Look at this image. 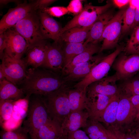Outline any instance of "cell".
<instances>
[{"instance_id": "cell-1", "label": "cell", "mask_w": 139, "mask_h": 139, "mask_svg": "<svg viewBox=\"0 0 139 139\" xmlns=\"http://www.w3.org/2000/svg\"><path fill=\"white\" fill-rule=\"evenodd\" d=\"M56 72L40 67L27 70L25 77L20 84V88L29 98L32 94L44 95L65 84Z\"/></svg>"}, {"instance_id": "cell-2", "label": "cell", "mask_w": 139, "mask_h": 139, "mask_svg": "<svg viewBox=\"0 0 139 139\" xmlns=\"http://www.w3.org/2000/svg\"><path fill=\"white\" fill-rule=\"evenodd\" d=\"M29 107L23 127L28 132L31 139H39L41 127L50 118L42 95L32 94L29 99Z\"/></svg>"}, {"instance_id": "cell-3", "label": "cell", "mask_w": 139, "mask_h": 139, "mask_svg": "<svg viewBox=\"0 0 139 139\" xmlns=\"http://www.w3.org/2000/svg\"><path fill=\"white\" fill-rule=\"evenodd\" d=\"M70 89L65 84L53 92L42 95L50 118L61 125L71 112L68 97Z\"/></svg>"}, {"instance_id": "cell-4", "label": "cell", "mask_w": 139, "mask_h": 139, "mask_svg": "<svg viewBox=\"0 0 139 139\" xmlns=\"http://www.w3.org/2000/svg\"><path fill=\"white\" fill-rule=\"evenodd\" d=\"M13 27L25 39L28 49L45 41L46 39L41 32L39 17L36 11L29 13Z\"/></svg>"}, {"instance_id": "cell-5", "label": "cell", "mask_w": 139, "mask_h": 139, "mask_svg": "<svg viewBox=\"0 0 139 139\" xmlns=\"http://www.w3.org/2000/svg\"><path fill=\"white\" fill-rule=\"evenodd\" d=\"M111 5L109 3L101 6L86 5L80 13L75 15L62 28L60 36L66 30L73 27L91 26L101 15L106 12Z\"/></svg>"}, {"instance_id": "cell-6", "label": "cell", "mask_w": 139, "mask_h": 139, "mask_svg": "<svg viewBox=\"0 0 139 139\" xmlns=\"http://www.w3.org/2000/svg\"><path fill=\"white\" fill-rule=\"evenodd\" d=\"M123 49L122 46L117 47L113 52L104 57L84 78L75 84L74 88L87 89L92 83L106 76L116 57Z\"/></svg>"}, {"instance_id": "cell-7", "label": "cell", "mask_w": 139, "mask_h": 139, "mask_svg": "<svg viewBox=\"0 0 139 139\" xmlns=\"http://www.w3.org/2000/svg\"><path fill=\"white\" fill-rule=\"evenodd\" d=\"M1 60L0 68L5 79L15 85L20 84L25 77L27 70L24 59L12 58L5 54Z\"/></svg>"}, {"instance_id": "cell-8", "label": "cell", "mask_w": 139, "mask_h": 139, "mask_svg": "<svg viewBox=\"0 0 139 139\" xmlns=\"http://www.w3.org/2000/svg\"><path fill=\"white\" fill-rule=\"evenodd\" d=\"M125 10L120 11L114 15L106 27L100 41L103 40L100 52L112 49L117 45L121 33L123 18Z\"/></svg>"}, {"instance_id": "cell-9", "label": "cell", "mask_w": 139, "mask_h": 139, "mask_svg": "<svg viewBox=\"0 0 139 139\" xmlns=\"http://www.w3.org/2000/svg\"><path fill=\"white\" fill-rule=\"evenodd\" d=\"M3 33L6 45L5 54L12 58L22 59L28 48L25 39L13 27L7 30Z\"/></svg>"}, {"instance_id": "cell-10", "label": "cell", "mask_w": 139, "mask_h": 139, "mask_svg": "<svg viewBox=\"0 0 139 139\" xmlns=\"http://www.w3.org/2000/svg\"><path fill=\"white\" fill-rule=\"evenodd\" d=\"M34 11L33 3L26 1L10 9L0 21V34L13 27L29 13Z\"/></svg>"}, {"instance_id": "cell-11", "label": "cell", "mask_w": 139, "mask_h": 139, "mask_svg": "<svg viewBox=\"0 0 139 139\" xmlns=\"http://www.w3.org/2000/svg\"><path fill=\"white\" fill-rule=\"evenodd\" d=\"M113 67L118 80L128 79L139 71V55L123 56L114 63Z\"/></svg>"}, {"instance_id": "cell-12", "label": "cell", "mask_w": 139, "mask_h": 139, "mask_svg": "<svg viewBox=\"0 0 139 139\" xmlns=\"http://www.w3.org/2000/svg\"><path fill=\"white\" fill-rule=\"evenodd\" d=\"M118 80L115 74L95 82L87 87V95L99 94L111 97L117 94L118 89L116 82Z\"/></svg>"}, {"instance_id": "cell-13", "label": "cell", "mask_w": 139, "mask_h": 139, "mask_svg": "<svg viewBox=\"0 0 139 139\" xmlns=\"http://www.w3.org/2000/svg\"><path fill=\"white\" fill-rule=\"evenodd\" d=\"M87 96L85 109L88 113L89 119L100 121L102 114L112 97L99 94Z\"/></svg>"}, {"instance_id": "cell-14", "label": "cell", "mask_w": 139, "mask_h": 139, "mask_svg": "<svg viewBox=\"0 0 139 139\" xmlns=\"http://www.w3.org/2000/svg\"><path fill=\"white\" fill-rule=\"evenodd\" d=\"M41 32L46 38L53 40L54 43L60 44V33L62 28L59 23L47 13L40 11L38 13Z\"/></svg>"}, {"instance_id": "cell-15", "label": "cell", "mask_w": 139, "mask_h": 139, "mask_svg": "<svg viewBox=\"0 0 139 139\" xmlns=\"http://www.w3.org/2000/svg\"><path fill=\"white\" fill-rule=\"evenodd\" d=\"M64 55L61 45L49 44L44 63L42 66L56 72L63 68Z\"/></svg>"}, {"instance_id": "cell-16", "label": "cell", "mask_w": 139, "mask_h": 139, "mask_svg": "<svg viewBox=\"0 0 139 139\" xmlns=\"http://www.w3.org/2000/svg\"><path fill=\"white\" fill-rule=\"evenodd\" d=\"M104 57L99 56H93L88 61L76 65L68 74L63 78V80L66 83L80 81L84 78L93 68Z\"/></svg>"}, {"instance_id": "cell-17", "label": "cell", "mask_w": 139, "mask_h": 139, "mask_svg": "<svg viewBox=\"0 0 139 139\" xmlns=\"http://www.w3.org/2000/svg\"><path fill=\"white\" fill-rule=\"evenodd\" d=\"M88 113L83 110L71 112L66 117L61 125L63 135H67L68 133L84 128L86 126Z\"/></svg>"}, {"instance_id": "cell-18", "label": "cell", "mask_w": 139, "mask_h": 139, "mask_svg": "<svg viewBox=\"0 0 139 139\" xmlns=\"http://www.w3.org/2000/svg\"><path fill=\"white\" fill-rule=\"evenodd\" d=\"M137 112L129 98L125 95L120 98L117 110L116 122L119 124L132 122L136 119Z\"/></svg>"}, {"instance_id": "cell-19", "label": "cell", "mask_w": 139, "mask_h": 139, "mask_svg": "<svg viewBox=\"0 0 139 139\" xmlns=\"http://www.w3.org/2000/svg\"><path fill=\"white\" fill-rule=\"evenodd\" d=\"M49 44L45 41L28 49L24 59L28 66L38 68L42 67L45 61Z\"/></svg>"}, {"instance_id": "cell-20", "label": "cell", "mask_w": 139, "mask_h": 139, "mask_svg": "<svg viewBox=\"0 0 139 139\" xmlns=\"http://www.w3.org/2000/svg\"><path fill=\"white\" fill-rule=\"evenodd\" d=\"M114 15L111 11H106L101 15L91 26L84 45L89 43H97L100 41L106 27Z\"/></svg>"}, {"instance_id": "cell-21", "label": "cell", "mask_w": 139, "mask_h": 139, "mask_svg": "<svg viewBox=\"0 0 139 139\" xmlns=\"http://www.w3.org/2000/svg\"><path fill=\"white\" fill-rule=\"evenodd\" d=\"M100 48L101 47L97 43H88L84 51L75 57L67 66L62 70L63 73L65 75H67L75 66L88 61L93 57L94 54L99 51L100 52Z\"/></svg>"}, {"instance_id": "cell-22", "label": "cell", "mask_w": 139, "mask_h": 139, "mask_svg": "<svg viewBox=\"0 0 139 139\" xmlns=\"http://www.w3.org/2000/svg\"><path fill=\"white\" fill-rule=\"evenodd\" d=\"M86 93L87 89L74 88L70 90L68 97L71 112L85 109L87 100Z\"/></svg>"}, {"instance_id": "cell-23", "label": "cell", "mask_w": 139, "mask_h": 139, "mask_svg": "<svg viewBox=\"0 0 139 139\" xmlns=\"http://www.w3.org/2000/svg\"><path fill=\"white\" fill-rule=\"evenodd\" d=\"M25 94L22 90L6 79L0 82V100L23 99Z\"/></svg>"}, {"instance_id": "cell-24", "label": "cell", "mask_w": 139, "mask_h": 139, "mask_svg": "<svg viewBox=\"0 0 139 139\" xmlns=\"http://www.w3.org/2000/svg\"><path fill=\"white\" fill-rule=\"evenodd\" d=\"M63 135L61 124L50 118L41 127L38 134L39 139H58Z\"/></svg>"}, {"instance_id": "cell-25", "label": "cell", "mask_w": 139, "mask_h": 139, "mask_svg": "<svg viewBox=\"0 0 139 139\" xmlns=\"http://www.w3.org/2000/svg\"><path fill=\"white\" fill-rule=\"evenodd\" d=\"M91 26L75 27L67 30L60 36V41L73 43L84 42L87 38Z\"/></svg>"}, {"instance_id": "cell-26", "label": "cell", "mask_w": 139, "mask_h": 139, "mask_svg": "<svg viewBox=\"0 0 139 139\" xmlns=\"http://www.w3.org/2000/svg\"><path fill=\"white\" fill-rule=\"evenodd\" d=\"M119 96L117 94L111 97L108 105L102 114L100 121L108 124H111L116 122Z\"/></svg>"}, {"instance_id": "cell-27", "label": "cell", "mask_w": 139, "mask_h": 139, "mask_svg": "<svg viewBox=\"0 0 139 139\" xmlns=\"http://www.w3.org/2000/svg\"><path fill=\"white\" fill-rule=\"evenodd\" d=\"M84 42H67L63 50L64 63L63 69L67 66L75 57L84 51L86 46L84 45Z\"/></svg>"}, {"instance_id": "cell-28", "label": "cell", "mask_w": 139, "mask_h": 139, "mask_svg": "<svg viewBox=\"0 0 139 139\" xmlns=\"http://www.w3.org/2000/svg\"><path fill=\"white\" fill-rule=\"evenodd\" d=\"M84 131L90 139H98L108 135V131L104 128L99 121L88 120Z\"/></svg>"}, {"instance_id": "cell-29", "label": "cell", "mask_w": 139, "mask_h": 139, "mask_svg": "<svg viewBox=\"0 0 139 139\" xmlns=\"http://www.w3.org/2000/svg\"><path fill=\"white\" fill-rule=\"evenodd\" d=\"M29 104V99L26 97L15 101L11 118L21 123L27 116Z\"/></svg>"}, {"instance_id": "cell-30", "label": "cell", "mask_w": 139, "mask_h": 139, "mask_svg": "<svg viewBox=\"0 0 139 139\" xmlns=\"http://www.w3.org/2000/svg\"><path fill=\"white\" fill-rule=\"evenodd\" d=\"M15 101L13 100H0V125L12 117Z\"/></svg>"}, {"instance_id": "cell-31", "label": "cell", "mask_w": 139, "mask_h": 139, "mask_svg": "<svg viewBox=\"0 0 139 139\" xmlns=\"http://www.w3.org/2000/svg\"><path fill=\"white\" fill-rule=\"evenodd\" d=\"M0 134L1 139H31L27 131L21 126L11 131L2 130Z\"/></svg>"}, {"instance_id": "cell-32", "label": "cell", "mask_w": 139, "mask_h": 139, "mask_svg": "<svg viewBox=\"0 0 139 139\" xmlns=\"http://www.w3.org/2000/svg\"><path fill=\"white\" fill-rule=\"evenodd\" d=\"M135 9V6L129 5L128 8L125 9L122 20V33H126L132 29L134 21Z\"/></svg>"}, {"instance_id": "cell-33", "label": "cell", "mask_w": 139, "mask_h": 139, "mask_svg": "<svg viewBox=\"0 0 139 139\" xmlns=\"http://www.w3.org/2000/svg\"><path fill=\"white\" fill-rule=\"evenodd\" d=\"M126 48L130 53L136 54L139 51V24L134 29Z\"/></svg>"}, {"instance_id": "cell-34", "label": "cell", "mask_w": 139, "mask_h": 139, "mask_svg": "<svg viewBox=\"0 0 139 139\" xmlns=\"http://www.w3.org/2000/svg\"><path fill=\"white\" fill-rule=\"evenodd\" d=\"M122 87L126 95L129 97L139 95V77L127 81L123 84Z\"/></svg>"}, {"instance_id": "cell-35", "label": "cell", "mask_w": 139, "mask_h": 139, "mask_svg": "<svg viewBox=\"0 0 139 139\" xmlns=\"http://www.w3.org/2000/svg\"><path fill=\"white\" fill-rule=\"evenodd\" d=\"M39 11L45 12L51 16L58 18L66 14L68 12L67 7L60 6L47 7Z\"/></svg>"}, {"instance_id": "cell-36", "label": "cell", "mask_w": 139, "mask_h": 139, "mask_svg": "<svg viewBox=\"0 0 139 139\" xmlns=\"http://www.w3.org/2000/svg\"><path fill=\"white\" fill-rule=\"evenodd\" d=\"M67 8L68 12L76 15L82 11L83 7L81 1L73 0L70 1Z\"/></svg>"}, {"instance_id": "cell-37", "label": "cell", "mask_w": 139, "mask_h": 139, "mask_svg": "<svg viewBox=\"0 0 139 139\" xmlns=\"http://www.w3.org/2000/svg\"><path fill=\"white\" fill-rule=\"evenodd\" d=\"M56 0H37L33 2L34 5V10L35 11L38 10H42L51 4Z\"/></svg>"}, {"instance_id": "cell-38", "label": "cell", "mask_w": 139, "mask_h": 139, "mask_svg": "<svg viewBox=\"0 0 139 139\" xmlns=\"http://www.w3.org/2000/svg\"><path fill=\"white\" fill-rule=\"evenodd\" d=\"M67 135L68 139H90L84 131L79 129L69 132Z\"/></svg>"}, {"instance_id": "cell-39", "label": "cell", "mask_w": 139, "mask_h": 139, "mask_svg": "<svg viewBox=\"0 0 139 139\" xmlns=\"http://www.w3.org/2000/svg\"><path fill=\"white\" fill-rule=\"evenodd\" d=\"M6 47L5 36L3 33L0 34V58L1 60L4 56Z\"/></svg>"}, {"instance_id": "cell-40", "label": "cell", "mask_w": 139, "mask_h": 139, "mask_svg": "<svg viewBox=\"0 0 139 139\" xmlns=\"http://www.w3.org/2000/svg\"><path fill=\"white\" fill-rule=\"evenodd\" d=\"M131 102L137 112L136 120H139V95H135L129 97Z\"/></svg>"}, {"instance_id": "cell-41", "label": "cell", "mask_w": 139, "mask_h": 139, "mask_svg": "<svg viewBox=\"0 0 139 139\" xmlns=\"http://www.w3.org/2000/svg\"><path fill=\"white\" fill-rule=\"evenodd\" d=\"M139 24V4L135 7V20L132 29H134Z\"/></svg>"}, {"instance_id": "cell-42", "label": "cell", "mask_w": 139, "mask_h": 139, "mask_svg": "<svg viewBox=\"0 0 139 139\" xmlns=\"http://www.w3.org/2000/svg\"><path fill=\"white\" fill-rule=\"evenodd\" d=\"M129 1L128 0H114L113 2L117 7L120 8L129 3Z\"/></svg>"}, {"instance_id": "cell-43", "label": "cell", "mask_w": 139, "mask_h": 139, "mask_svg": "<svg viewBox=\"0 0 139 139\" xmlns=\"http://www.w3.org/2000/svg\"><path fill=\"white\" fill-rule=\"evenodd\" d=\"M13 2L16 3L18 5L21 3V1L20 0H0V5H4Z\"/></svg>"}, {"instance_id": "cell-44", "label": "cell", "mask_w": 139, "mask_h": 139, "mask_svg": "<svg viewBox=\"0 0 139 139\" xmlns=\"http://www.w3.org/2000/svg\"><path fill=\"white\" fill-rule=\"evenodd\" d=\"M129 135L135 139H139V126L134 129Z\"/></svg>"}, {"instance_id": "cell-45", "label": "cell", "mask_w": 139, "mask_h": 139, "mask_svg": "<svg viewBox=\"0 0 139 139\" xmlns=\"http://www.w3.org/2000/svg\"><path fill=\"white\" fill-rule=\"evenodd\" d=\"M110 137L111 139H123L121 135L115 134L111 132Z\"/></svg>"}, {"instance_id": "cell-46", "label": "cell", "mask_w": 139, "mask_h": 139, "mask_svg": "<svg viewBox=\"0 0 139 139\" xmlns=\"http://www.w3.org/2000/svg\"><path fill=\"white\" fill-rule=\"evenodd\" d=\"M5 79H6L4 72L2 69L0 68V82Z\"/></svg>"}, {"instance_id": "cell-47", "label": "cell", "mask_w": 139, "mask_h": 139, "mask_svg": "<svg viewBox=\"0 0 139 139\" xmlns=\"http://www.w3.org/2000/svg\"><path fill=\"white\" fill-rule=\"evenodd\" d=\"M122 137L123 139H135L130 135H122Z\"/></svg>"}, {"instance_id": "cell-48", "label": "cell", "mask_w": 139, "mask_h": 139, "mask_svg": "<svg viewBox=\"0 0 139 139\" xmlns=\"http://www.w3.org/2000/svg\"><path fill=\"white\" fill-rule=\"evenodd\" d=\"M98 139H111L110 136L109 131H108V136H102Z\"/></svg>"}, {"instance_id": "cell-49", "label": "cell", "mask_w": 139, "mask_h": 139, "mask_svg": "<svg viewBox=\"0 0 139 139\" xmlns=\"http://www.w3.org/2000/svg\"><path fill=\"white\" fill-rule=\"evenodd\" d=\"M67 135H63L58 139H68Z\"/></svg>"}, {"instance_id": "cell-50", "label": "cell", "mask_w": 139, "mask_h": 139, "mask_svg": "<svg viewBox=\"0 0 139 139\" xmlns=\"http://www.w3.org/2000/svg\"><path fill=\"white\" fill-rule=\"evenodd\" d=\"M137 54V55H139V51H138L137 53V54Z\"/></svg>"}]
</instances>
